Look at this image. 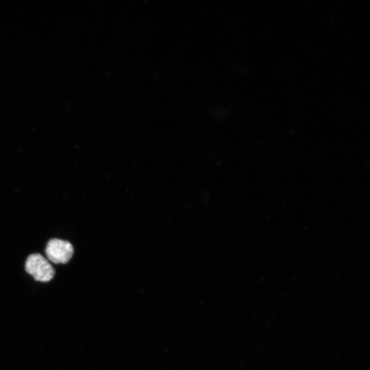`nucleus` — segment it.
Masks as SVG:
<instances>
[{
    "instance_id": "f257e3e1",
    "label": "nucleus",
    "mask_w": 370,
    "mask_h": 370,
    "mask_svg": "<svg viewBox=\"0 0 370 370\" xmlns=\"http://www.w3.org/2000/svg\"><path fill=\"white\" fill-rule=\"evenodd\" d=\"M25 268L36 281L41 282H49L55 275L52 265L40 254H30L25 261Z\"/></svg>"
},
{
    "instance_id": "f03ea898",
    "label": "nucleus",
    "mask_w": 370,
    "mask_h": 370,
    "mask_svg": "<svg viewBox=\"0 0 370 370\" xmlns=\"http://www.w3.org/2000/svg\"><path fill=\"white\" fill-rule=\"evenodd\" d=\"M73 252V247L70 242L59 238L49 240L45 249L47 259L55 264L67 263Z\"/></svg>"
}]
</instances>
